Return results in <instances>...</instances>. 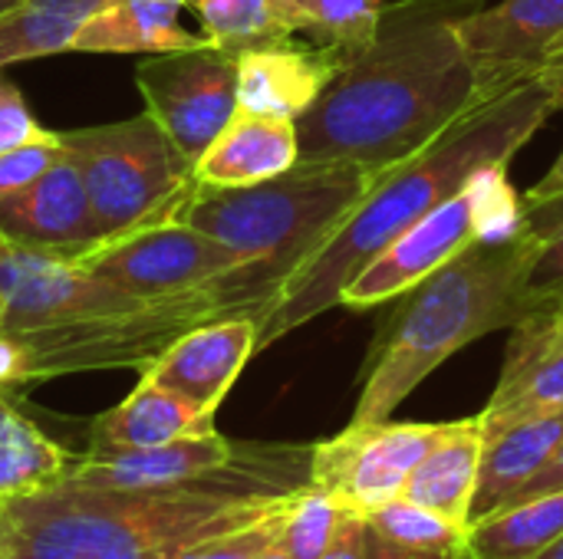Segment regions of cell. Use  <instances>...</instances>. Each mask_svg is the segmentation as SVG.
Returning a JSON list of instances; mask_svg holds the SVG:
<instances>
[{
    "label": "cell",
    "instance_id": "obj_1",
    "mask_svg": "<svg viewBox=\"0 0 563 559\" xmlns=\"http://www.w3.org/2000/svg\"><path fill=\"white\" fill-rule=\"evenodd\" d=\"M485 3H386L373 40L343 59L313 109L297 119L300 161L396 168L475 105L505 92L485 79L459 30Z\"/></svg>",
    "mask_w": 563,
    "mask_h": 559
},
{
    "label": "cell",
    "instance_id": "obj_2",
    "mask_svg": "<svg viewBox=\"0 0 563 559\" xmlns=\"http://www.w3.org/2000/svg\"><path fill=\"white\" fill-rule=\"evenodd\" d=\"M310 448L241 445L238 458L168 488L59 481L3 504L0 559H185L280 511L310 481Z\"/></svg>",
    "mask_w": 563,
    "mask_h": 559
},
{
    "label": "cell",
    "instance_id": "obj_3",
    "mask_svg": "<svg viewBox=\"0 0 563 559\" xmlns=\"http://www.w3.org/2000/svg\"><path fill=\"white\" fill-rule=\"evenodd\" d=\"M554 112V92L534 76L485 99L429 148L386 168L327 244L287 280L257 326V349L274 346L287 333L340 306L343 290L379 250H386L422 214L462 191L475 175L508 168Z\"/></svg>",
    "mask_w": 563,
    "mask_h": 559
},
{
    "label": "cell",
    "instance_id": "obj_4",
    "mask_svg": "<svg viewBox=\"0 0 563 559\" xmlns=\"http://www.w3.org/2000/svg\"><path fill=\"white\" fill-rule=\"evenodd\" d=\"M528 214V211H525ZM548 231L531 217L518 231L482 237L396 297V310L376 336L350 425L389 422L393 412L455 353L475 339L515 329L554 300L531 293L528 273Z\"/></svg>",
    "mask_w": 563,
    "mask_h": 559
},
{
    "label": "cell",
    "instance_id": "obj_5",
    "mask_svg": "<svg viewBox=\"0 0 563 559\" xmlns=\"http://www.w3.org/2000/svg\"><path fill=\"white\" fill-rule=\"evenodd\" d=\"M379 175L350 161H297L284 175L244 188L195 185L175 217L244 254L271 310L287 280L327 244Z\"/></svg>",
    "mask_w": 563,
    "mask_h": 559
},
{
    "label": "cell",
    "instance_id": "obj_6",
    "mask_svg": "<svg viewBox=\"0 0 563 559\" xmlns=\"http://www.w3.org/2000/svg\"><path fill=\"white\" fill-rule=\"evenodd\" d=\"M59 142L82 175L99 241L175 217L198 185L195 165L148 112L59 132Z\"/></svg>",
    "mask_w": 563,
    "mask_h": 559
},
{
    "label": "cell",
    "instance_id": "obj_7",
    "mask_svg": "<svg viewBox=\"0 0 563 559\" xmlns=\"http://www.w3.org/2000/svg\"><path fill=\"white\" fill-rule=\"evenodd\" d=\"M234 316L224 280L205 290L155 297L145 306L76 320L33 333H10L26 353V382H46L76 372L145 369L181 333L198 323Z\"/></svg>",
    "mask_w": 563,
    "mask_h": 559
},
{
    "label": "cell",
    "instance_id": "obj_8",
    "mask_svg": "<svg viewBox=\"0 0 563 559\" xmlns=\"http://www.w3.org/2000/svg\"><path fill=\"white\" fill-rule=\"evenodd\" d=\"M525 217L528 214L508 185V168H488L439 208L422 214L412 227H406L386 250H379L343 290L340 306L373 310L389 303L482 237L518 231Z\"/></svg>",
    "mask_w": 563,
    "mask_h": 559
},
{
    "label": "cell",
    "instance_id": "obj_9",
    "mask_svg": "<svg viewBox=\"0 0 563 559\" xmlns=\"http://www.w3.org/2000/svg\"><path fill=\"white\" fill-rule=\"evenodd\" d=\"M66 257L86 273L145 300L205 290L244 267H254L244 254L178 217L96 241L92 247Z\"/></svg>",
    "mask_w": 563,
    "mask_h": 559
},
{
    "label": "cell",
    "instance_id": "obj_10",
    "mask_svg": "<svg viewBox=\"0 0 563 559\" xmlns=\"http://www.w3.org/2000/svg\"><path fill=\"white\" fill-rule=\"evenodd\" d=\"M145 112L195 165L238 112V56L214 43L152 53L135 66Z\"/></svg>",
    "mask_w": 563,
    "mask_h": 559
},
{
    "label": "cell",
    "instance_id": "obj_11",
    "mask_svg": "<svg viewBox=\"0 0 563 559\" xmlns=\"http://www.w3.org/2000/svg\"><path fill=\"white\" fill-rule=\"evenodd\" d=\"M449 422H376L346 425L340 435L313 445L310 484L333 494L346 511L366 517L402 497L406 481Z\"/></svg>",
    "mask_w": 563,
    "mask_h": 559
},
{
    "label": "cell",
    "instance_id": "obj_12",
    "mask_svg": "<svg viewBox=\"0 0 563 559\" xmlns=\"http://www.w3.org/2000/svg\"><path fill=\"white\" fill-rule=\"evenodd\" d=\"M145 297H135L122 287H112L66 254L36 250L13 244L0 234V329L3 333H33L76 320L125 313L145 306Z\"/></svg>",
    "mask_w": 563,
    "mask_h": 559
},
{
    "label": "cell",
    "instance_id": "obj_13",
    "mask_svg": "<svg viewBox=\"0 0 563 559\" xmlns=\"http://www.w3.org/2000/svg\"><path fill=\"white\" fill-rule=\"evenodd\" d=\"M462 40L498 89L534 79L563 56V0H501L462 20Z\"/></svg>",
    "mask_w": 563,
    "mask_h": 559
},
{
    "label": "cell",
    "instance_id": "obj_14",
    "mask_svg": "<svg viewBox=\"0 0 563 559\" xmlns=\"http://www.w3.org/2000/svg\"><path fill=\"white\" fill-rule=\"evenodd\" d=\"M563 412V306L554 300L511 329L505 366L478 412L485 438L538 415Z\"/></svg>",
    "mask_w": 563,
    "mask_h": 559
},
{
    "label": "cell",
    "instance_id": "obj_15",
    "mask_svg": "<svg viewBox=\"0 0 563 559\" xmlns=\"http://www.w3.org/2000/svg\"><path fill=\"white\" fill-rule=\"evenodd\" d=\"M257 349V320L254 316H221L191 326L165 353H158L139 379H148L191 405L214 412L224 395L244 372L247 359Z\"/></svg>",
    "mask_w": 563,
    "mask_h": 559
},
{
    "label": "cell",
    "instance_id": "obj_16",
    "mask_svg": "<svg viewBox=\"0 0 563 559\" xmlns=\"http://www.w3.org/2000/svg\"><path fill=\"white\" fill-rule=\"evenodd\" d=\"M343 53L320 43H267L238 53V109L297 122L313 109L343 66Z\"/></svg>",
    "mask_w": 563,
    "mask_h": 559
},
{
    "label": "cell",
    "instance_id": "obj_17",
    "mask_svg": "<svg viewBox=\"0 0 563 559\" xmlns=\"http://www.w3.org/2000/svg\"><path fill=\"white\" fill-rule=\"evenodd\" d=\"M0 234L13 244L53 254H79L99 241L82 175L69 155L26 191L0 201Z\"/></svg>",
    "mask_w": 563,
    "mask_h": 559
},
{
    "label": "cell",
    "instance_id": "obj_18",
    "mask_svg": "<svg viewBox=\"0 0 563 559\" xmlns=\"http://www.w3.org/2000/svg\"><path fill=\"white\" fill-rule=\"evenodd\" d=\"M241 445L224 438L221 432L178 438L155 448H132L112 455H79L63 481L92 484V488H168L208 478L228 468L238 458Z\"/></svg>",
    "mask_w": 563,
    "mask_h": 559
},
{
    "label": "cell",
    "instance_id": "obj_19",
    "mask_svg": "<svg viewBox=\"0 0 563 559\" xmlns=\"http://www.w3.org/2000/svg\"><path fill=\"white\" fill-rule=\"evenodd\" d=\"M297 161V122L238 109L195 161V181L208 188H244L277 178Z\"/></svg>",
    "mask_w": 563,
    "mask_h": 559
},
{
    "label": "cell",
    "instance_id": "obj_20",
    "mask_svg": "<svg viewBox=\"0 0 563 559\" xmlns=\"http://www.w3.org/2000/svg\"><path fill=\"white\" fill-rule=\"evenodd\" d=\"M214 412H205L191 405L188 399L139 379V385L109 412H102L89 428V451L92 455H112V451H132V448H155L178 438H198L211 435Z\"/></svg>",
    "mask_w": 563,
    "mask_h": 559
},
{
    "label": "cell",
    "instance_id": "obj_21",
    "mask_svg": "<svg viewBox=\"0 0 563 559\" xmlns=\"http://www.w3.org/2000/svg\"><path fill=\"white\" fill-rule=\"evenodd\" d=\"M181 7L188 0H112L82 20L66 53L152 56L205 46L208 40L201 33H188L178 23Z\"/></svg>",
    "mask_w": 563,
    "mask_h": 559
},
{
    "label": "cell",
    "instance_id": "obj_22",
    "mask_svg": "<svg viewBox=\"0 0 563 559\" xmlns=\"http://www.w3.org/2000/svg\"><path fill=\"white\" fill-rule=\"evenodd\" d=\"M482 448H485V432H482L478 415L449 422L445 435L416 465L412 478L406 481L402 497L459 527H472Z\"/></svg>",
    "mask_w": 563,
    "mask_h": 559
},
{
    "label": "cell",
    "instance_id": "obj_23",
    "mask_svg": "<svg viewBox=\"0 0 563 559\" xmlns=\"http://www.w3.org/2000/svg\"><path fill=\"white\" fill-rule=\"evenodd\" d=\"M563 441V412L515 422L485 438L472 524L508 507L515 494L551 461Z\"/></svg>",
    "mask_w": 563,
    "mask_h": 559
},
{
    "label": "cell",
    "instance_id": "obj_24",
    "mask_svg": "<svg viewBox=\"0 0 563 559\" xmlns=\"http://www.w3.org/2000/svg\"><path fill=\"white\" fill-rule=\"evenodd\" d=\"M188 10L201 36L231 56L307 33V16L294 0H188Z\"/></svg>",
    "mask_w": 563,
    "mask_h": 559
},
{
    "label": "cell",
    "instance_id": "obj_25",
    "mask_svg": "<svg viewBox=\"0 0 563 559\" xmlns=\"http://www.w3.org/2000/svg\"><path fill=\"white\" fill-rule=\"evenodd\" d=\"M73 461L76 458L63 445L43 435L7 402V395H0V504L59 484Z\"/></svg>",
    "mask_w": 563,
    "mask_h": 559
},
{
    "label": "cell",
    "instance_id": "obj_26",
    "mask_svg": "<svg viewBox=\"0 0 563 559\" xmlns=\"http://www.w3.org/2000/svg\"><path fill=\"white\" fill-rule=\"evenodd\" d=\"M563 537V491L538 494L468 527L475 559H534Z\"/></svg>",
    "mask_w": 563,
    "mask_h": 559
},
{
    "label": "cell",
    "instance_id": "obj_27",
    "mask_svg": "<svg viewBox=\"0 0 563 559\" xmlns=\"http://www.w3.org/2000/svg\"><path fill=\"white\" fill-rule=\"evenodd\" d=\"M112 0H23L0 13V69L69 49V40Z\"/></svg>",
    "mask_w": 563,
    "mask_h": 559
},
{
    "label": "cell",
    "instance_id": "obj_28",
    "mask_svg": "<svg viewBox=\"0 0 563 559\" xmlns=\"http://www.w3.org/2000/svg\"><path fill=\"white\" fill-rule=\"evenodd\" d=\"M369 530L386 537L389 544L429 559H475L468 547V527H459L406 497L383 504L366 514Z\"/></svg>",
    "mask_w": 563,
    "mask_h": 559
},
{
    "label": "cell",
    "instance_id": "obj_29",
    "mask_svg": "<svg viewBox=\"0 0 563 559\" xmlns=\"http://www.w3.org/2000/svg\"><path fill=\"white\" fill-rule=\"evenodd\" d=\"M346 514H353V511H346L333 494H327L307 481L287 501L284 524H280V544L294 559H320L330 550Z\"/></svg>",
    "mask_w": 563,
    "mask_h": 559
},
{
    "label": "cell",
    "instance_id": "obj_30",
    "mask_svg": "<svg viewBox=\"0 0 563 559\" xmlns=\"http://www.w3.org/2000/svg\"><path fill=\"white\" fill-rule=\"evenodd\" d=\"M307 16V36L343 56L363 49L389 0H294Z\"/></svg>",
    "mask_w": 563,
    "mask_h": 559
},
{
    "label": "cell",
    "instance_id": "obj_31",
    "mask_svg": "<svg viewBox=\"0 0 563 559\" xmlns=\"http://www.w3.org/2000/svg\"><path fill=\"white\" fill-rule=\"evenodd\" d=\"M66 155L59 132H46L33 142H23L0 155V201L26 191L36 178H43Z\"/></svg>",
    "mask_w": 563,
    "mask_h": 559
},
{
    "label": "cell",
    "instance_id": "obj_32",
    "mask_svg": "<svg viewBox=\"0 0 563 559\" xmlns=\"http://www.w3.org/2000/svg\"><path fill=\"white\" fill-rule=\"evenodd\" d=\"M294 494H297V491H294ZM294 494H290V497H294ZM284 511H287V504H284L280 511H274V514H267V517L247 524V527H238V530H231V534H224V537H218V540H208L205 547H198L195 554H188L185 559H257L264 554V547L280 534Z\"/></svg>",
    "mask_w": 563,
    "mask_h": 559
},
{
    "label": "cell",
    "instance_id": "obj_33",
    "mask_svg": "<svg viewBox=\"0 0 563 559\" xmlns=\"http://www.w3.org/2000/svg\"><path fill=\"white\" fill-rule=\"evenodd\" d=\"M40 135H46V128L33 119L23 92L10 79L0 76V155Z\"/></svg>",
    "mask_w": 563,
    "mask_h": 559
},
{
    "label": "cell",
    "instance_id": "obj_34",
    "mask_svg": "<svg viewBox=\"0 0 563 559\" xmlns=\"http://www.w3.org/2000/svg\"><path fill=\"white\" fill-rule=\"evenodd\" d=\"M528 283H531V293L541 300H558L563 293V221L544 234L534 254Z\"/></svg>",
    "mask_w": 563,
    "mask_h": 559
},
{
    "label": "cell",
    "instance_id": "obj_35",
    "mask_svg": "<svg viewBox=\"0 0 563 559\" xmlns=\"http://www.w3.org/2000/svg\"><path fill=\"white\" fill-rule=\"evenodd\" d=\"M320 559H366V517L346 514L330 550Z\"/></svg>",
    "mask_w": 563,
    "mask_h": 559
},
{
    "label": "cell",
    "instance_id": "obj_36",
    "mask_svg": "<svg viewBox=\"0 0 563 559\" xmlns=\"http://www.w3.org/2000/svg\"><path fill=\"white\" fill-rule=\"evenodd\" d=\"M26 353L23 346L0 329V395L13 392V389H26Z\"/></svg>",
    "mask_w": 563,
    "mask_h": 559
},
{
    "label": "cell",
    "instance_id": "obj_37",
    "mask_svg": "<svg viewBox=\"0 0 563 559\" xmlns=\"http://www.w3.org/2000/svg\"><path fill=\"white\" fill-rule=\"evenodd\" d=\"M554 491H563V441L561 448L551 455V461L515 494V501L511 504H518V501H528V497H538V494H554Z\"/></svg>",
    "mask_w": 563,
    "mask_h": 559
},
{
    "label": "cell",
    "instance_id": "obj_38",
    "mask_svg": "<svg viewBox=\"0 0 563 559\" xmlns=\"http://www.w3.org/2000/svg\"><path fill=\"white\" fill-rule=\"evenodd\" d=\"M563 198V148L561 155L554 158V165L548 168V175L528 191V208H544V204H554Z\"/></svg>",
    "mask_w": 563,
    "mask_h": 559
},
{
    "label": "cell",
    "instance_id": "obj_39",
    "mask_svg": "<svg viewBox=\"0 0 563 559\" xmlns=\"http://www.w3.org/2000/svg\"><path fill=\"white\" fill-rule=\"evenodd\" d=\"M366 559H429V557H419V554H409V550H402V547L389 544L386 537H379V534H376V530H369V524H366Z\"/></svg>",
    "mask_w": 563,
    "mask_h": 559
},
{
    "label": "cell",
    "instance_id": "obj_40",
    "mask_svg": "<svg viewBox=\"0 0 563 559\" xmlns=\"http://www.w3.org/2000/svg\"><path fill=\"white\" fill-rule=\"evenodd\" d=\"M538 79L554 92V99H558V109H563V56H558L554 63H548L541 72H538Z\"/></svg>",
    "mask_w": 563,
    "mask_h": 559
},
{
    "label": "cell",
    "instance_id": "obj_41",
    "mask_svg": "<svg viewBox=\"0 0 563 559\" xmlns=\"http://www.w3.org/2000/svg\"><path fill=\"white\" fill-rule=\"evenodd\" d=\"M257 559H294V557L287 554V547L280 544V534H277V537H274V540H271V544L264 547V554H261Z\"/></svg>",
    "mask_w": 563,
    "mask_h": 559
},
{
    "label": "cell",
    "instance_id": "obj_42",
    "mask_svg": "<svg viewBox=\"0 0 563 559\" xmlns=\"http://www.w3.org/2000/svg\"><path fill=\"white\" fill-rule=\"evenodd\" d=\"M534 559H563V537H561V540H554V544H551V547H548L544 554H538Z\"/></svg>",
    "mask_w": 563,
    "mask_h": 559
},
{
    "label": "cell",
    "instance_id": "obj_43",
    "mask_svg": "<svg viewBox=\"0 0 563 559\" xmlns=\"http://www.w3.org/2000/svg\"><path fill=\"white\" fill-rule=\"evenodd\" d=\"M16 3H23V0H0V13H7V10H13Z\"/></svg>",
    "mask_w": 563,
    "mask_h": 559
},
{
    "label": "cell",
    "instance_id": "obj_44",
    "mask_svg": "<svg viewBox=\"0 0 563 559\" xmlns=\"http://www.w3.org/2000/svg\"><path fill=\"white\" fill-rule=\"evenodd\" d=\"M558 303H561V306H563V293H561V297H558Z\"/></svg>",
    "mask_w": 563,
    "mask_h": 559
},
{
    "label": "cell",
    "instance_id": "obj_45",
    "mask_svg": "<svg viewBox=\"0 0 563 559\" xmlns=\"http://www.w3.org/2000/svg\"><path fill=\"white\" fill-rule=\"evenodd\" d=\"M0 517H3V504H0Z\"/></svg>",
    "mask_w": 563,
    "mask_h": 559
}]
</instances>
